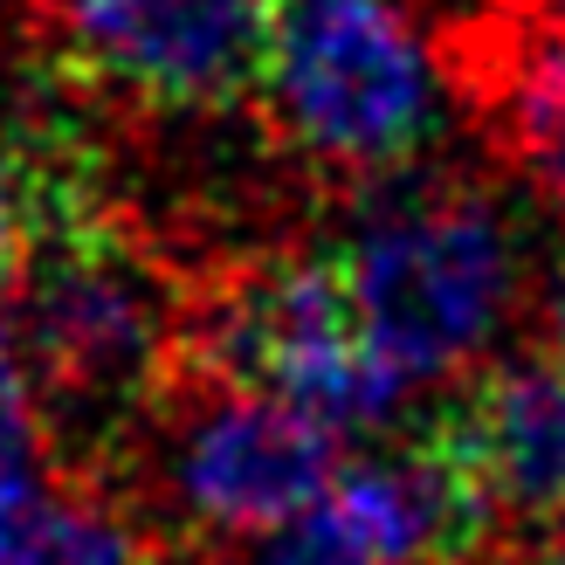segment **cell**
Wrapping results in <instances>:
<instances>
[{
	"instance_id": "12",
	"label": "cell",
	"mask_w": 565,
	"mask_h": 565,
	"mask_svg": "<svg viewBox=\"0 0 565 565\" xmlns=\"http://www.w3.org/2000/svg\"><path fill=\"white\" fill-rule=\"evenodd\" d=\"M524 565H565V531H558V539H545V545H531Z\"/></svg>"
},
{
	"instance_id": "7",
	"label": "cell",
	"mask_w": 565,
	"mask_h": 565,
	"mask_svg": "<svg viewBox=\"0 0 565 565\" xmlns=\"http://www.w3.org/2000/svg\"><path fill=\"white\" fill-rule=\"evenodd\" d=\"M428 428L462 462L503 539L545 545L565 531V365L545 345L483 359Z\"/></svg>"
},
{
	"instance_id": "9",
	"label": "cell",
	"mask_w": 565,
	"mask_h": 565,
	"mask_svg": "<svg viewBox=\"0 0 565 565\" xmlns=\"http://www.w3.org/2000/svg\"><path fill=\"white\" fill-rule=\"evenodd\" d=\"M49 462V420H42V393L28 380V359L14 345V324L0 318V483L28 476Z\"/></svg>"
},
{
	"instance_id": "4",
	"label": "cell",
	"mask_w": 565,
	"mask_h": 565,
	"mask_svg": "<svg viewBox=\"0 0 565 565\" xmlns=\"http://www.w3.org/2000/svg\"><path fill=\"white\" fill-rule=\"evenodd\" d=\"M55 90L131 118H221L256 104L276 0H21Z\"/></svg>"
},
{
	"instance_id": "1",
	"label": "cell",
	"mask_w": 565,
	"mask_h": 565,
	"mask_svg": "<svg viewBox=\"0 0 565 565\" xmlns=\"http://www.w3.org/2000/svg\"><path fill=\"white\" fill-rule=\"evenodd\" d=\"M8 303L42 393L49 456L131 476V441L180 352L186 248L90 180L35 221Z\"/></svg>"
},
{
	"instance_id": "11",
	"label": "cell",
	"mask_w": 565,
	"mask_h": 565,
	"mask_svg": "<svg viewBox=\"0 0 565 565\" xmlns=\"http://www.w3.org/2000/svg\"><path fill=\"white\" fill-rule=\"evenodd\" d=\"M545 352L565 365V282H558V297H552V318H545Z\"/></svg>"
},
{
	"instance_id": "6",
	"label": "cell",
	"mask_w": 565,
	"mask_h": 565,
	"mask_svg": "<svg viewBox=\"0 0 565 565\" xmlns=\"http://www.w3.org/2000/svg\"><path fill=\"white\" fill-rule=\"evenodd\" d=\"M428 55L490 159L565 221V21L539 0H497L428 28Z\"/></svg>"
},
{
	"instance_id": "10",
	"label": "cell",
	"mask_w": 565,
	"mask_h": 565,
	"mask_svg": "<svg viewBox=\"0 0 565 565\" xmlns=\"http://www.w3.org/2000/svg\"><path fill=\"white\" fill-rule=\"evenodd\" d=\"M393 8H414L428 28H448V21H469V14L497 8V0H393Z\"/></svg>"
},
{
	"instance_id": "3",
	"label": "cell",
	"mask_w": 565,
	"mask_h": 565,
	"mask_svg": "<svg viewBox=\"0 0 565 565\" xmlns=\"http://www.w3.org/2000/svg\"><path fill=\"white\" fill-rule=\"evenodd\" d=\"M345 290L401 386L469 380L518 310V228L476 180H428L345 248Z\"/></svg>"
},
{
	"instance_id": "2",
	"label": "cell",
	"mask_w": 565,
	"mask_h": 565,
	"mask_svg": "<svg viewBox=\"0 0 565 565\" xmlns=\"http://www.w3.org/2000/svg\"><path fill=\"white\" fill-rule=\"evenodd\" d=\"M256 125L338 193L393 180L441 125L435 55L393 0H276Z\"/></svg>"
},
{
	"instance_id": "8",
	"label": "cell",
	"mask_w": 565,
	"mask_h": 565,
	"mask_svg": "<svg viewBox=\"0 0 565 565\" xmlns=\"http://www.w3.org/2000/svg\"><path fill=\"white\" fill-rule=\"evenodd\" d=\"M0 565H173L125 469L49 456L0 483Z\"/></svg>"
},
{
	"instance_id": "5",
	"label": "cell",
	"mask_w": 565,
	"mask_h": 565,
	"mask_svg": "<svg viewBox=\"0 0 565 565\" xmlns=\"http://www.w3.org/2000/svg\"><path fill=\"white\" fill-rule=\"evenodd\" d=\"M138 441L159 456L166 497L193 545H248L310 518L338 476V428L290 401L173 373Z\"/></svg>"
}]
</instances>
